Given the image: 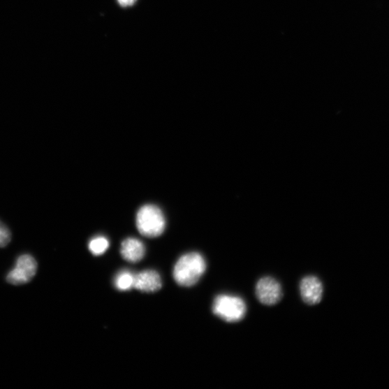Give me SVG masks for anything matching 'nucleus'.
Instances as JSON below:
<instances>
[{
	"label": "nucleus",
	"mask_w": 389,
	"mask_h": 389,
	"mask_svg": "<svg viewBox=\"0 0 389 389\" xmlns=\"http://www.w3.org/2000/svg\"><path fill=\"white\" fill-rule=\"evenodd\" d=\"M207 263L198 253H191L182 256L175 265L173 277L176 283L185 287L196 285L202 277Z\"/></svg>",
	"instance_id": "1"
},
{
	"label": "nucleus",
	"mask_w": 389,
	"mask_h": 389,
	"mask_svg": "<svg viewBox=\"0 0 389 389\" xmlns=\"http://www.w3.org/2000/svg\"><path fill=\"white\" fill-rule=\"evenodd\" d=\"M136 226L139 232L147 237H157L166 228L165 216L156 205H146L136 215Z\"/></svg>",
	"instance_id": "2"
},
{
	"label": "nucleus",
	"mask_w": 389,
	"mask_h": 389,
	"mask_svg": "<svg viewBox=\"0 0 389 389\" xmlns=\"http://www.w3.org/2000/svg\"><path fill=\"white\" fill-rule=\"evenodd\" d=\"M213 312L230 323L241 321L246 314L247 307L243 300L232 295H219L214 300Z\"/></svg>",
	"instance_id": "3"
},
{
	"label": "nucleus",
	"mask_w": 389,
	"mask_h": 389,
	"mask_svg": "<svg viewBox=\"0 0 389 389\" xmlns=\"http://www.w3.org/2000/svg\"><path fill=\"white\" fill-rule=\"evenodd\" d=\"M38 269L36 260L30 255L20 256L15 267L8 274L7 281L14 286L29 283L36 276Z\"/></svg>",
	"instance_id": "4"
},
{
	"label": "nucleus",
	"mask_w": 389,
	"mask_h": 389,
	"mask_svg": "<svg viewBox=\"0 0 389 389\" xmlns=\"http://www.w3.org/2000/svg\"><path fill=\"white\" fill-rule=\"evenodd\" d=\"M256 293L260 302L266 306L277 304L283 296L281 284L271 277L261 279L256 285Z\"/></svg>",
	"instance_id": "5"
},
{
	"label": "nucleus",
	"mask_w": 389,
	"mask_h": 389,
	"mask_svg": "<svg viewBox=\"0 0 389 389\" xmlns=\"http://www.w3.org/2000/svg\"><path fill=\"white\" fill-rule=\"evenodd\" d=\"M300 292L303 301L309 305H315L321 302L323 286L315 277L304 278L300 284Z\"/></svg>",
	"instance_id": "6"
},
{
	"label": "nucleus",
	"mask_w": 389,
	"mask_h": 389,
	"mask_svg": "<svg viewBox=\"0 0 389 389\" xmlns=\"http://www.w3.org/2000/svg\"><path fill=\"white\" fill-rule=\"evenodd\" d=\"M133 288L145 293H153L162 288V279L154 270H145L135 274Z\"/></svg>",
	"instance_id": "7"
},
{
	"label": "nucleus",
	"mask_w": 389,
	"mask_h": 389,
	"mask_svg": "<svg viewBox=\"0 0 389 389\" xmlns=\"http://www.w3.org/2000/svg\"><path fill=\"white\" fill-rule=\"evenodd\" d=\"M121 254L129 263H138L145 257V247L140 240L128 238L122 244Z\"/></svg>",
	"instance_id": "8"
},
{
	"label": "nucleus",
	"mask_w": 389,
	"mask_h": 389,
	"mask_svg": "<svg viewBox=\"0 0 389 389\" xmlns=\"http://www.w3.org/2000/svg\"><path fill=\"white\" fill-rule=\"evenodd\" d=\"M135 274L129 270L120 272L114 280V285L122 291L131 290L133 288Z\"/></svg>",
	"instance_id": "9"
},
{
	"label": "nucleus",
	"mask_w": 389,
	"mask_h": 389,
	"mask_svg": "<svg viewBox=\"0 0 389 389\" xmlns=\"http://www.w3.org/2000/svg\"><path fill=\"white\" fill-rule=\"evenodd\" d=\"M109 247V242L104 237H97L89 243V249L91 254L99 256L105 253Z\"/></svg>",
	"instance_id": "10"
},
{
	"label": "nucleus",
	"mask_w": 389,
	"mask_h": 389,
	"mask_svg": "<svg viewBox=\"0 0 389 389\" xmlns=\"http://www.w3.org/2000/svg\"><path fill=\"white\" fill-rule=\"evenodd\" d=\"M11 240V233L9 228L0 221V247H6Z\"/></svg>",
	"instance_id": "11"
},
{
	"label": "nucleus",
	"mask_w": 389,
	"mask_h": 389,
	"mask_svg": "<svg viewBox=\"0 0 389 389\" xmlns=\"http://www.w3.org/2000/svg\"><path fill=\"white\" fill-rule=\"evenodd\" d=\"M136 0H118L119 3L124 8L132 6Z\"/></svg>",
	"instance_id": "12"
}]
</instances>
